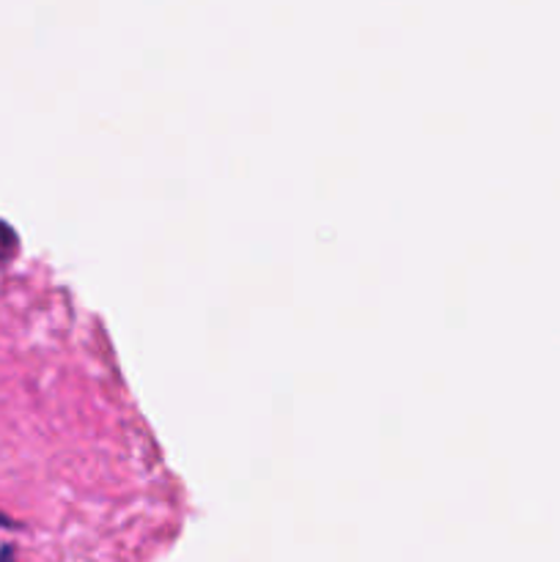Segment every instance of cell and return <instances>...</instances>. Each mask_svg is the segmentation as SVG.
Returning <instances> with one entry per match:
<instances>
[{"mask_svg":"<svg viewBox=\"0 0 560 562\" xmlns=\"http://www.w3.org/2000/svg\"><path fill=\"white\" fill-rule=\"evenodd\" d=\"M0 527H5V530H16V527H20V525H16V521L11 519V516H5L3 510H0Z\"/></svg>","mask_w":560,"mask_h":562,"instance_id":"cell-1","label":"cell"},{"mask_svg":"<svg viewBox=\"0 0 560 562\" xmlns=\"http://www.w3.org/2000/svg\"><path fill=\"white\" fill-rule=\"evenodd\" d=\"M0 562H11V549L9 547H5L3 552H0Z\"/></svg>","mask_w":560,"mask_h":562,"instance_id":"cell-2","label":"cell"}]
</instances>
